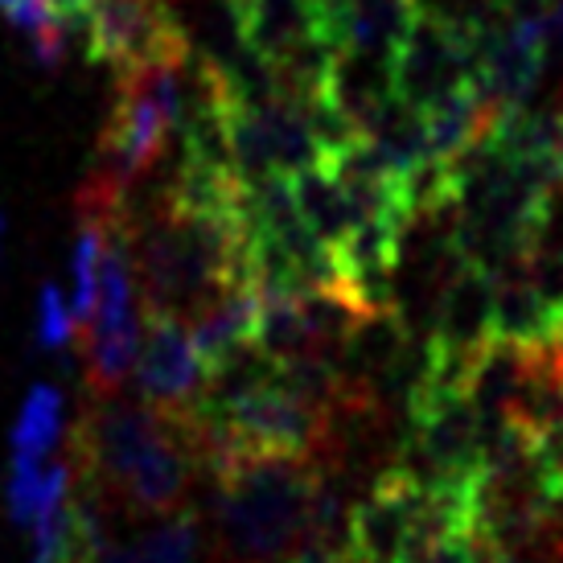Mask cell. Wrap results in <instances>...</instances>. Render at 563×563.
I'll use <instances>...</instances> for the list:
<instances>
[{"label": "cell", "mask_w": 563, "mask_h": 563, "mask_svg": "<svg viewBox=\"0 0 563 563\" xmlns=\"http://www.w3.org/2000/svg\"><path fill=\"white\" fill-rule=\"evenodd\" d=\"M66 461L87 498L124 501L141 518L186 510L198 465H206L186 407H153L124 391H91Z\"/></svg>", "instance_id": "1"}, {"label": "cell", "mask_w": 563, "mask_h": 563, "mask_svg": "<svg viewBox=\"0 0 563 563\" xmlns=\"http://www.w3.org/2000/svg\"><path fill=\"white\" fill-rule=\"evenodd\" d=\"M214 473V563H292L313 531L321 461L231 456Z\"/></svg>", "instance_id": "2"}, {"label": "cell", "mask_w": 563, "mask_h": 563, "mask_svg": "<svg viewBox=\"0 0 563 563\" xmlns=\"http://www.w3.org/2000/svg\"><path fill=\"white\" fill-rule=\"evenodd\" d=\"M82 46L115 75L189 58L169 0H82Z\"/></svg>", "instance_id": "3"}, {"label": "cell", "mask_w": 563, "mask_h": 563, "mask_svg": "<svg viewBox=\"0 0 563 563\" xmlns=\"http://www.w3.org/2000/svg\"><path fill=\"white\" fill-rule=\"evenodd\" d=\"M391 87L416 111H432L449 95L473 87L470 37L440 16L416 13L391 54Z\"/></svg>", "instance_id": "4"}, {"label": "cell", "mask_w": 563, "mask_h": 563, "mask_svg": "<svg viewBox=\"0 0 563 563\" xmlns=\"http://www.w3.org/2000/svg\"><path fill=\"white\" fill-rule=\"evenodd\" d=\"M132 378H136V395L153 407H189L194 395L202 391L206 366L198 350L189 342L186 321L177 317H148L132 362Z\"/></svg>", "instance_id": "5"}, {"label": "cell", "mask_w": 563, "mask_h": 563, "mask_svg": "<svg viewBox=\"0 0 563 563\" xmlns=\"http://www.w3.org/2000/svg\"><path fill=\"white\" fill-rule=\"evenodd\" d=\"M563 325V305L534 284L527 264L506 267L494 276V338L518 345L555 342Z\"/></svg>", "instance_id": "6"}, {"label": "cell", "mask_w": 563, "mask_h": 563, "mask_svg": "<svg viewBox=\"0 0 563 563\" xmlns=\"http://www.w3.org/2000/svg\"><path fill=\"white\" fill-rule=\"evenodd\" d=\"M325 95L338 103L345 120L362 128L371 120V111L383 108L395 95L391 87V58L387 54H366V49L333 46L325 70Z\"/></svg>", "instance_id": "7"}, {"label": "cell", "mask_w": 563, "mask_h": 563, "mask_svg": "<svg viewBox=\"0 0 563 563\" xmlns=\"http://www.w3.org/2000/svg\"><path fill=\"white\" fill-rule=\"evenodd\" d=\"M235 25L239 42L276 66L317 33L313 0H243Z\"/></svg>", "instance_id": "8"}, {"label": "cell", "mask_w": 563, "mask_h": 563, "mask_svg": "<svg viewBox=\"0 0 563 563\" xmlns=\"http://www.w3.org/2000/svg\"><path fill=\"white\" fill-rule=\"evenodd\" d=\"M416 13H420L416 0H342L338 21H333V46L391 58Z\"/></svg>", "instance_id": "9"}, {"label": "cell", "mask_w": 563, "mask_h": 563, "mask_svg": "<svg viewBox=\"0 0 563 563\" xmlns=\"http://www.w3.org/2000/svg\"><path fill=\"white\" fill-rule=\"evenodd\" d=\"M288 189H292V206H297V214L305 219V227L313 231L329 251L338 247L345 239V231L358 222L354 214V206L345 198L342 181L329 173V165H313V169H300L288 177Z\"/></svg>", "instance_id": "10"}, {"label": "cell", "mask_w": 563, "mask_h": 563, "mask_svg": "<svg viewBox=\"0 0 563 563\" xmlns=\"http://www.w3.org/2000/svg\"><path fill=\"white\" fill-rule=\"evenodd\" d=\"M13 456L46 461L63 440V391L54 383H33L13 420Z\"/></svg>", "instance_id": "11"}, {"label": "cell", "mask_w": 563, "mask_h": 563, "mask_svg": "<svg viewBox=\"0 0 563 563\" xmlns=\"http://www.w3.org/2000/svg\"><path fill=\"white\" fill-rule=\"evenodd\" d=\"M46 501V470L33 456H13L9 485H4V506L16 527H33V518Z\"/></svg>", "instance_id": "12"}, {"label": "cell", "mask_w": 563, "mask_h": 563, "mask_svg": "<svg viewBox=\"0 0 563 563\" xmlns=\"http://www.w3.org/2000/svg\"><path fill=\"white\" fill-rule=\"evenodd\" d=\"M79 338V321L70 300L58 292V284H42L37 292V313H33V342L42 350H63Z\"/></svg>", "instance_id": "13"}, {"label": "cell", "mask_w": 563, "mask_h": 563, "mask_svg": "<svg viewBox=\"0 0 563 563\" xmlns=\"http://www.w3.org/2000/svg\"><path fill=\"white\" fill-rule=\"evenodd\" d=\"M292 563H358V555H354V551H329V548H313V543H305Z\"/></svg>", "instance_id": "14"}, {"label": "cell", "mask_w": 563, "mask_h": 563, "mask_svg": "<svg viewBox=\"0 0 563 563\" xmlns=\"http://www.w3.org/2000/svg\"><path fill=\"white\" fill-rule=\"evenodd\" d=\"M95 563H136V551H132V543H111L108 539L95 555Z\"/></svg>", "instance_id": "15"}, {"label": "cell", "mask_w": 563, "mask_h": 563, "mask_svg": "<svg viewBox=\"0 0 563 563\" xmlns=\"http://www.w3.org/2000/svg\"><path fill=\"white\" fill-rule=\"evenodd\" d=\"M510 13H543L551 0H501Z\"/></svg>", "instance_id": "16"}, {"label": "cell", "mask_w": 563, "mask_h": 563, "mask_svg": "<svg viewBox=\"0 0 563 563\" xmlns=\"http://www.w3.org/2000/svg\"><path fill=\"white\" fill-rule=\"evenodd\" d=\"M9 4H13V0H0V9H9Z\"/></svg>", "instance_id": "17"}, {"label": "cell", "mask_w": 563, "mask_h": 563, "mask_svg": "<svg viewBox=\"0 0 563 563\" xmlns=\"http://www.w3.org/2000/svg\"><path fill=\"white\" fill-rule=\"evenodd\" d=\"M0 239H4V219H0Z\"/></svg>", "instance_id": "18"}]
</instances>
